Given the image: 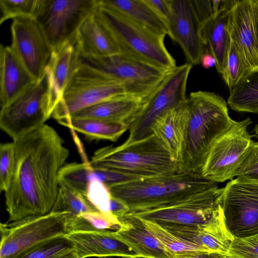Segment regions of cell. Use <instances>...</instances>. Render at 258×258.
<instances>
[{"mask_svg":"<svg viewBox=\"0 0 258 258\" xmlns=\"http://www.w3.org/2000/svg\"><path fill=\"white\" fill-rule=\"evenodd\" d=\"M96 13L111 34L120 53L166 71L176 67L175 60L165 45L166 36L100 5Z\"/></svg>","mask_w":258,"mask_h":258,"instance_id":"5","label":"cell"},{"mask_svg":"<svg viewBox=\"0 0 258 258\" xmlns=\"http://www.w3.org/2000/svg\"><path fill=\"white\" fill-rule=\"evenodd\" d=\"M254 6L255 15H256V26H257V32L258 37V0H252Z\"/></svg>","mask_w":258,"mask_h":258,"instance_id":"46","label":"cell"},{"mask_svg":"<svg viewBox=\"0 0 258 258\" xmlns=\"http://www.w3.org/2000/svg\"><path fill=\"white\" fill-rule=\"evenodd\" d=\"M82 62L75 43H67L53 50L46 68L50 75L55 105L63 89Z\"/></svg>","mask_w":258,"mask_h":258,"instance_id":"26","label":"cell"},{"mask_svg":"<svg viewBox=\"0 0 258 258\" xmlns=\"http://www.w3.org/2000/svg\"><path fill=\"white\" fill-rule=\"evenodd\" d=\"M54 258H78L73 249L68 250Z\"/></svg>","mask_w":258,"mask_h":258,"instance_id":"45","label":"cell"},{"mask_svg":"<svg viewBox=\"0 0 258 258\" xmlns=\"http://www.w3.org/2000/svg\"><path fill=\"white\" fill-rule=\"evenodd\" d=\"M217 187V183L200 174L177 172L143 178L108 188L112 196L127 205V214H134L173 207Z\"/></svg>","mask_w":258,"mask_h":258,"instance_id":"3","label":"cell"},{"mask_svg":"<svg viewBox=\"0 0 258 258\" xmlns=\"http://www.w3.org/2000/svg\"><path fill=\"white\" fill-rule=\"evenodd\" d=\"M39 0H0V24L8 19L18 17L35 18Z\"/></svg>","mask_w":258,"mask_h":258,"instance_id":"34","label":"cell"},{"mask_svg":"<svg viewBox=\"0 0 258 258\" xmlns=\"http://www.w3.org/2000/svg\"><path fill=\"white\" fill-rule=\"evenodd\" d=\"M227 103L236 111L258 113V71L250 74L230 91Z\"/></svg>","mask_w":258,"mask_h":258,"instance_id":"29","label":"cell"},{"mask_svg":"<svg viewBox=\"0 0 258 258\" xmlns=\"http://www.w3.org/2000/svg\"><path fill=\"white\" fill-rule=\"evenodd\" d=\"M71 217L67 211H52L16 221L1 223L0 258H12L69 233Z\"/></svg>","mask_w":258,"mask_h":258,"instance_id":"8","label":"cell"},{"mask_svg":"<svg viewBox=\"0 0 258 258\" xmlns=\"http://www.w3.org/2000/svg\"><path fill=\"white\" fill-rule=\"evenodd\" d=\"M15 152L14 142L0 145V189L5 192L11 182L15 168Z\"/></svg>","mask_w":258,"mask_h":258,"instance_id":"36","label":"cell"},{"mask_svg":"<svg viewBox=\"0 0 258 258\" xmlns=\"http://www.w3.org/2000/svg\"><path fill=\"white\" fill-rule=\"evenodd\" d=\"M177 236L210 252L227 254L233 237L224 223L202 226L168 225L161 226Z\"/></svg>","mask_w":258,"mask_h":258,"instance_id":"25","label":"cell"},{"mask_svg":"<svg viewBox=\"0 0 258 258\" xmlns=\"http://www.w3.org/2000/svg\"><path fill=\"white\" fill-rule=\"evenodd\" d=\"M234 3V1H223L218 13L202 27V36L207 49L214 57L216 70L221 75L226 67L231 41L230 22Z\"/></svg>","mask_w":258,"mask_h":258,"instance_id":"21","label":"cell"},{"mask_svg":"<svg viewBox=\"0 0 258 258\" xmlns=\"http://www.w3.org/2000/svg\"><path fill=\"white\" fill-rule=\"evenodd\" d=\"M99 6V0H39L35 18L53 50L75 43L79 28Z\"/></svg>","mask_w":258,"mask_h":258,"instance_id":"10","label":"cell"},{"mask_svg":"<svg viewBox=\"0 0 258 258\" xmlns=\"http://www.w3.org/2000/svg\"><path fill=\"white\" fill-rule=\"evenodd\" d=\"M36 81L11 46H0V100L3 107Z\"/></svg>","mask_w":258,"mask_h":258,"instance_id":"20","label":"cell"},{"mask_svg":"<svg viewBox=\"0 0 258 258\" xmlns=\"http://www.w3.org/2000/svg\"><path fill=\"white\" fill-rule=\"evenodd\" d=\"M251 123L249 117L235 121L215 140L202 166L203 178L219 183L235 177L254 144L247 131Z\"/></svg>","mask_w":258,"mask_h":258,"instance_id":"9","label":"cell"},{"mask_svg":"<svg viewBox=\"0 0 258 258\" xmlns=\"http://www.w3.org/2000/svg\"><path fill=\"white\" fill-rule=\"evenodd\" d=\"M96 12L84 22L76 36L75 44L82 59L107 56L120 52Z\"/></svg>","mask_w":258,"mask_h":258,"instance_id":"23","label":"cell"},{"mask_svg":"<svg viewBox=\"0 0 258 258\" xmlns=\"http://www.w3.org/2000/svg\"><path fill=\"white\" fill-rule=\"evenodd\" d=\"M124 95L134 96L124 84L83 61L63 89L51 117L58 121L104 100Z\"/></svg>","mask_w":258,"mask_h":258,"instance_id":"6","label":"cell"},{"mask_svg":"<svg viewBox=\"0 0 258 258\" xmlns=\"http://www.w3.org/2000/svg\"><path fill=\"white\" fill-rule=\"evenodd\" d=\"M235 176L258 182V141L254 142L250 151L238 169Z\"/></svg>","mask_w":258,"mask_h":258,"instance_id":"39","label":"cell"},{"mask_svg":"<svg viewBox=\"0 0 258 258\" xmlns=\"http://www.w3.org/2000/svg\"><path fill=\"white\" fill-rule=\"evenodd\" d=\"M188 118L178 172L200 174L215 140L235 122L224 99L213 92H191L186 99Z\"/></svg>","mask_w":258,"mask_h":258,"instance_id":"2","label":"cell"},{"mask_svg":"<svg viewBox=\"0 0 258 258\" xmlns=\"http://www.w3.org/2000/svg\"><path fill=\"white\" fill-rule=\"evenodd\" d=\"M192 68L185 62L167 73L130 127L126 141L140 140L152 135L155 123L169 110L186 100L187 80Z\"/></svg>","mask_w":258,"mask_h":258,"instance_id":"11","label":"cell"},{"mask_svg":"<svg viewBox=\"0 0 258 258\" xmlns=\"http://www.w3.org/2000/svg\"><path fill=\"white\" fill-rule=\"evenodd\" d=\"M55 106L50 75L46 68L41 79L1 107L0 127L14 141L45 124Z\"/></svg>","mask_w":258,"mask_h":258,"instance_id":"7","label":"cell"},{"mask_svg":"<svg viewBox=\"0 0 258 258\" xmlns=\"http://www.w3.org/2000/svg\"><path fill=\"white\" fill-rule=\"evenodd\" d=\"M188 118L186 100L160 117L152 129V134L157 137L178 164L183 150Z\"/></svg>","mask_w":258,"mask_h":258,"instance_id":"24","label":"cell"},{"mask_svg":"<svg viewBox=\"0 0 258 258\" xmlns=\"http://www.w3.org/2000/svg\"><path fill=\"white\" fill-rule=\"evenodd\" d=\"M200 63L203 68L208 69L216 64V60L213 56L206 49L202 56Z\"/></svg>","mask_w":258,"mask_h":258,"instance_id":"44","label":"cell"},{"mask_svg":"<svg viewBox=\"0 0 258 258\" xmlns=\"http://www.w3.org/2000/svg\"><path fill=\"white\" fill-rule=\"evenodd\" d=\"M72 249L70 242L63 237L34 247L12 258H54Z\"/></svg>","mask_w":258,"mask_h":258,"instance_id":"35","label":"cell"},{"mask_svg":"<svg viewBox=\"0 0 258 258\" xmlns=\"http://www.w3.org/2000/svg\"><path fill=\"white\" fill-rule=\"evenodd\" d=\"M118 219L121 226L115 231V235L128 245L139 258H173L147 229L140 218L126 214Z\"/></svg>","mask_w":258,"mask_h":258,"instance_id":"22","label":"cell"},{"mask_svg":"<svg viewBox=\"0 0 258 258\" xmlns=\"http://www.w3.org/2000/svg\"><path fill=\"white\" fill-rule=\"evenodd\" d=\"M176 258H228L224 253L216 252L202 251Z\"/></svg>","mask_w":258,"mask_h":258,"instance_id":"43","label":"cell"},{"mask_svg":"<svg viewBox=\"0 0 258 258\" xmlns=\"http://www.w3.org/2000/svg\"><path fill=\"white\" fill-rule=\"evenodd\" d=\"M149 99L130 95L115 96L83 109L70 117L117 122L130 128Z\"/></svg>","mask_w":258,"mask_h":258,"instance_id":"19","label":"cell"},{"mask_svg":"<svg viewBox=\"0 0 258 258\" xmlns=\"http://www.w3.org/2000/svg\"><path fill=\"white\" fill-rule=\"evenodd\" d=\"M147 229L166 248L173 258L208 251L204 248L171 233L156 223L141 219Z\"/></svg>","mask_w":258,"mask_h":258,"instance_id":"30","label":"cell"},{"mask_svg":"<svg viewBox=\"0 0 258 258\" xmlns=\"http://www.w3.org/2000/svg\"><path fill=\"white\" fill-rule=\"evenodd\" d=\"M82 59L124 84L133 95L144 99L151 96L170 71L120 52Z\"/></svg>","mask_w":258,"mask_h":258,"instance_id":"14","label":"cell"},{"mask_svg":"<svg viewBox=\"0 0 258 258\" xmlns=\"http://www.w3.org/2000/svg\"><path fill=\"white\" fill-rule=\"evenodd\" d=\"M111 196L108 187L102 182L97 180H93L89 182L86 198L97 211L110 212Z\"/></svg>","mask_w":258,"mask_h":258,"instance_id":"37","label":"cell"},{"mask_svg":"<svg viewBox=\"0 0 258 258\" xmlns=\"http://www.w3.org/2000/svg\"><path fill=\"white\" fill-rule=\"evenodd\" d=\"M64 237L70 242L78 258H139L128 245L116 236L115 231H76Z\"/></svg>","mask_w":258,"mask_h":258,"instance_id":"18","label":"cell"},{"mask_svg":"<svg viewBox=\"0 0 258 258\" xmlns=\"http://www.w3.org/2000/svg\"><path fill=\"white\" fill-rule=\"evenodd\" d=\"M119 219L111 212L94 211L71 217L69 232L76 231H117L121 227Z\"/></svg>","mask_w":258,"mask_h":258,"instance_id":"31","label":"cell"},{"mask_svg":"<svg viewBox=\"0 0 258 258\" xmlns=\"http://www.w3.org/2000/svg\"><path fill=\"white\" fill-rule=\"evenodd\" d=\"M223 188H214L200 192L176 206L152 211L129 214L168 225L202 226L225 223L221 200Z\"/></svg>","mask_w":258,"mask_h":258,"instance_id":"12","label":"cell"},{"mask_svg":"<svg viewBox=\"0 0 258 258\" xmlns=\"http://www.w3.org/2000/svg\"><path fill=\"white\" fill-rule=\"evenodd\" d=\"M197 15L202 25L215 17L211 0H192Z\"/></svg>","mask_w":258,"mask_h":258,"instance_id":"40","label":"cell"},{"mask_svg":"<svg viewBox=\"0 0 258 258\" xmlns=\"http://www.w3.org/2000/svg\"><path fill=\"white\" fill-rule=\"evenodd\" d=\"M57 122L92 140H105L116 142L129 127L117 122L98 119L69 117Z\"/></svg>","mask_w":258,"mask_h":258,"instance_id":"28","label":"cell"},{"mask_svg":"<svg viewBox=\"0 0 258 258\" xmlns=\"http://www.w3.org/2000/svg\"><path fill=\"white\" fill-rule=\"evenodd\" d=\"M250 74L251 72L243 56L231 39L226 67L221 75L226 85L231 91Z\"/></svg>","mask_w":258,"mask_h":258,"instance_id":"33","label":"cell"},{"mask_svg":"<svg viewBox=\"0 0 258 258\" xmlns=\"http://www.w3.org/2000/svg\"><path fill=\"white\" fill-rule=\"evenodd\" d=\"M254 136L258 140V123L255 125L254 130Z\"/></svg>","mask_w":258,"mask_h":258,"instance_id":"47","label":"cell"},{"mask_svg":"<svg viewBox=\"0 0 258 258\" xmlns=\"http://www.w3.org/2000/svg\"><path fill=\"white\" fill-rule=\"evenodd\" d=\"M146 1L167 24L170 12L169 0H146Z\"/></svg>","mask_w":258,"mask_h":258,"instance_id":"41","label":"cell"},{"mask_svg":"<svg viewBox=\"0 0 258 258\" xmlns=\"http://www.w3.org/2000/svg\"><path fill=\"white\" fill-rule=\"evenodd\" d=\"M227 255L228 258H258V234L234 238Z\"/></svg>","mask_w":258,"mask_h":258,"instance_id":"38","label":"cell"},{"mask_svg":"<svg viewBox=\"0 0 258 258\" xmlns=\"http://www.w3.org/2000/svg\"><path fill=\"white\" fill-rule=\"evenodd\" d=\"M13 142L15 168L5 192L8 222L52 211L69 156L62 139L47 124Z\"/></svg>","mask_w":258,"mask_h":258,"instance_id":"1","label":"cell"},{"mask_svg":"<svg viewBox=\"0 0 258 258\" xmlns=\"http://www.w3.org/2000/svg\"><path fill=\"white\" fill-rule=\"evenodd\" d=\"M110 212L119 218L128 213L129 208L122 200L111 195L110 200Z\"/></svg>","mask_w":258,"mask_h":258,"instance_id":"42","label":"cell"},{"mask_svg":"<svg viewBox=\"0 0 258 258\" xmlns=\"http://www.w3.org/2000/svg\"><path fill=\"white\" fill-rule=\"evenodd\" d=\"M169 3L168 35L179 45L186 62L193 67L200 63L207 49L202 33L203 25L192 0H169Z\"/></svg>","mask_w":258,"mask_h":258,"instance_id":"16","label":"cell"},{"mask_svg":"<svg viewBox=\"0 0 258 258\" xmlns=\"http://www.w3.org/2000/svg\"><path fill=\"white\" fill-rule=\"evenodd\" d=\"M93 166L116 170L140 178L178 172V164L153 134L117 146L97 150L89 162Z\"/></svg>","mask_w":258,"mask_h":258,"instance_id":"4","label":"cell"},{"mask_svg":"<svg viewBox=\"0 0 258 258\" xmlns=\"http://www.w3.org/2000/svg\"><path fill=\"white\" fill-rule=\"evenodd\" d=\"M99 5L121 13L157 33L168 35L166 23L146 0H99Z\"/></svg>","mask_w":258,"mask_h":258,"instance_id":"27","label":"cell"},{"mask_svg":"<svg viewBox=\"0 0 258 258\" xmlns=\"http://www.w3.org/2000/svg\"><path fill=\"white\" fill-rule=\"evenodd\" d=\"M221 207L233 238L258 234V182L237 177L223 187Z\"/></svg>","mask_w":258,"mask_h":258,"instance_id":"13","label":"cell"},{"mask_svg":"<svg viewBox=\"0 0 258 258\" xmlns=\"http://www.w3.org/2000/svg\"><path fill=\"white\" fill-rule=\"evenodd\" d=\"M11 47L36 81L44 76L52 48L42 27L33 17H18L11 25Z\"/></svg>","mask_w":258,"mask_h":258,"instance_id":"15","label":"cell"},{"mask_svg":"<svg viewBox=\"0 0 258 258\" xmlns=\"http://www.w3.org/2000/svg\"><path fill=\"white\" fill-rule=\"evenodd\" d=\"M230 33L251 73L258 71V37L252 0L234 1L231 10Z\"/></svg>","mask_w":258,"mask_h":258,"instance_id":"17","label":"cell"},{"mask_svg":"<svg viewBox=\"0 0 258 258\" xmlns=\"http://www.w3.org/2000/svg\"><path fill=\"white\" fill-rule=\"evenodd\" d=\"M94 211L97 210L86 197L70 186L59 183L58 192L52 211L69 212L73 217Z\"/></svg>","mask_w":258,"mask_h":258,"instance_id":"32","label":"cell"}]
</instances>
